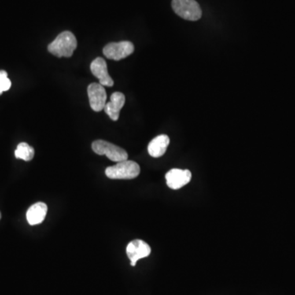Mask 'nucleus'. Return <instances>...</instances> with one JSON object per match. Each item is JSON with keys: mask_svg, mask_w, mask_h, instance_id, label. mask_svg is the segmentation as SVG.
I'll list each match as a JSON object with an SVG mask.
<instances>
[{"mask_svg": "<svg viewBox=\"0 0 295 295\" xmlns=\"http://www.w3.org/2000/svg\"><path fill=\"white\" fill-rule=\"evenodd\" d=\"M77 47V41L71 31H63L49 44L48 50L56 57H70Z\"/></svg>", "mask_w": 295, "mask_h": 295, "instance_id": "nucleus-1", "label": "nucleus"}, {"mask_svg": "<svg viewBox=\"0 0 295 295\" xmlns=\"http://www.w3.org/2000/svg\"><path fill=\"white\" fill-rule=\"evenodd\" d=\"M126 98L121 92H115L111 95L110 102L106 104L104 110L112 121H117L120 112L124 106Z\"/></svg>", "mask_w": 295, "mask_h": 295, "instance_id": "nucleus-10", "label": "nucleus"}, {"mask_svg": "<svg viewBox=\"0 0 295 295\" xmlns=\"http://www.w3.org/2000/svg\"><path fill=\"white\" fill-rule=\"evenodd\" d=\"M170 144L169 137L167 134H160L150 141L148 146V152L151 157L160 158L165 154Z\"/></svg>", "mask_w": 295, "mask_h": 295, "instance_id": "nucleus-12", "label": "nucleus"}, {"mask_svg": "<svg viewBox=\"0 0 295 295\" xmlns=\"http://www.w3.org/2000/svg\"><path fill=\"white\" fill-rule=\"evenodd\" d=\"M134 46L130 41H121L108 44L104 48V54L107 58L119 61L132 54Z\"/></svg>", "mask_w": 295, "mask_h": 295, "instance_id": "nucleus-5", "label": "nucleus"}, {"mask_svg": "<svg viewBox=\"0 0 295 295\" xmlns=\"http://www.w3.org/2000/svg\"><path fill=\"white\" fill-rule=\"evenodd\" d=\"M171 7L181 18L198 21L201 18L202 9L195 0H172Z\"/></svg>", "mask_w": 295, "mask_h": 295, "instance_id": "nucleus-4", "label": "nucleus"}, {"mask_svg": "<svg viewBox=\"0 0 295 295\" xmlns=\"http://www.w3.org/2000/svg\"><path fill=\"white\" fill-rule=\"evenodd\" d=\"M90 70L93 75L98 78L100 84L103 86L112 87L113 86V81L108 74V67L106 61L102 57H97L90 64Z\"/></svg>", "mask_w": 295, "mask_h": 295, "instance_id": "nucleus-9", "label": "nucleus"}, {"mask_svg": "<svg viewBox=\"0 0 295 295\" xmlns=\"http://www.w3.org/2000/svg\"><path fill=\"white\" fill-rule=\"evenodd\" d=\"M167 185L170 189H180L189 184L192 179L191 171L189 170L174 169L167 171L165 175Z\"/></svg>", "mask_w": 295, "mask_h": 295, "instance_id": "nucleus-8", "label": "nucleus"}, {"mask_svg": "<svg viewBox=\"0 0 295 295\" xmlns=\"http://www.w3.org/2000/svg\"><path fill=\"white\" fill-rule=\"evenodd\" d=\"M0 219H1V212H0Z\"/></svg>", "mask_w": 295, "mask_h": 295, "instance_id": "nucleus-15", "label": "nucleus"}, {"mask_svg": "<svg viewBox=\"0 0 295 295\" xmlns=\"http://www.w3.org/2000/svg\"><path fill=\"white\" fill-rule=\"evenodd\" d=\"M150 253V246L142 240H132L126 247V254L132 267L136 265L139 260L149 257Z\"/></svg>", "mask_w": 295, "mask_h": 295, "instance_id": "nucleus-7", "label": "nucleus"}, {"mask_svg": "<svg viewBox=\"0 0 295 295\" xmlns=\"http://www.w3.org/2000/svg\"><path fill=\"white\" fill-rule=\"evenodd\" d=\"M34 155L35 150L27 143H20L15 151L16 159H23L24 161H31L34 158Z\"/></svg>", "mask_w": 295, "mask_h": 295, "instance_id": "nucleus-13", "label": "nucleus"}, {"mask_svg": "<svg viewBox=\"0 0 295 295\" xmlns=\"http://www.w3.org/2000/svg\"><path fill=\"white\" fill-rule=\"evenodd\" d=\"M47 212V205L42 202H38L27 210V222L31 226L41 224L45 220Z\"/></svg>", "mask_w": 295, "mask_h": 295, "instance_id": "nucleus-11", "label": "nucleus"}, {"mask_svg": "<svg viewBox=\"0 0 295 295\" xmlns=\"http://www.w3.org/2000/svg\"><path fill=\"white\" fill-rule=\"evenodd\" d=\"M88 97L90 105L94 112H101L106 105V90L100 83H92L88 86Z\"/></svg>", "mask_w": 295, "mask_h": 295, "instance_id": "nucleus-6", "label": "nucleus"}, {"mask_svg": "<svg viewBox=\"0 0 295 295\" xmlns=\"http://www.w3.org/2000/svg\"><path fill=\"white\" fill-rule=\"evenodd\" d=\"M11 86L12 83L8 78V73L5 71H0V95L3 92L9 90Z\"/></svg>", "mask_w": 295, "mask_h": 295, "instance_id": "nucleus-14", "label": "nucleus"}, {"mask_svg": "<svg viewBox=\"0 0 295 295\" xmlns=\"http://www.w3.org/2000/svg\"><path fill=\"white\" fill-rule=\"evenodd\" d=\"M92 149L99 155H106L111 161L118 163L128 159V153L125 149L108 141L98 140L92 144Z\"/></svg>", "mask_w": 295, "mask_h": 295, "instance_id": "nucleus-3", "label": "nucleus"}, {"mask_svg": "<svg viewBox=\"0 0 295 295\" xmlns=\"http://www.w3.org/2000/svg\"><path fill=\"white\" fill-rule=\"evenodd\" d=\"M141 173L138 163L130 160L118 162L116 165L107 167L105 174L109 179L131 180L136 178Z\"/></svg>", "mask_w": 295, "mask_h": 295, "instance_id": "nucleus-2", "label": "nucleus"}]
</instances>
